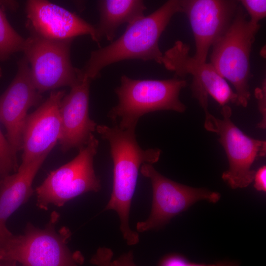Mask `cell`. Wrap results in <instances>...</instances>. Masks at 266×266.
Segmentation results:
<instances>
[{
  "label": "cell",
  "mask_w": 266,
  "mask_h": 266,
  "mask_svg": "<svg viewBox=\"0 0 266 266\" xmlns=\"http://www.w3.org/2000/svg\"><path fill=\"white\" fill-rule=\"evenodd\" d=\"M96 131L108 142L113 165L112 191L104 210H113L117 213L124 238L128 245H135L139 242V235L131 229L129 216L138 171L144 164L157 162L162 151L159 148H141L133 129L97 125Z\"/></svg>",
  "instance_id": "1"
},
{
  "label": "cell",
  "mask_w": 266,
  "mask_h": 266,
  "mask_svg": "<svg viewBox=\"0 0 266 266\" xmlns=\"http://www.w3.org/2000/svg\"><path fill=\"white\" fill-rule=\"evenodd\" d=\"M182 12V0H169L150 14L128 25L118 38L91 52L85 65L78 68L79 78L94 80L105 67L125 60H154L161 64L163 54L159 46L160 37L172 17Z\"/></svg>",
  "instance_id": "2"
},
{
  "label": "cell",
  "mask_w": 266,
  "mask_h": 266,
  "mask_svg": "<svg viewBox=\"0 0 266 266\" xmlns=\"http://www.w3.org/2000/svg\"><path fill=\"white\" fill-rule=\"evenodd\" d=\"M186 80L177 77L166 80L133 79L126 75L115 93L118 102L108 113V117L122 130H135L139 119L148 113L172 110L183 113L186 105L179 99Z\"/></svg>",
  "instance_id": "3"
},
{
  "label": "cell",
  "mask_w": 266,
  "mask_h": 266,
  "mask_svg": "<svg viewBox=\"0 0 266 266\" xmlns=\"http://www.w3.org/2000/svg\"><path fill=\"white\" fill-rule=\"evenodd\" d=\"M58 213H52L43 229L27 224L24 233L12 235L3 243L4 261L19 262L22 266H79L84 258L79 252H71L67 246L71 233L63 227L58 232L55 225Z\"/></svg>",
  "instance_id": "4"
},
{
  "label": "cell",
  "mask_w": 266,
  "mask_h": 266,
  "mask_svg": "<svg viewBox=\"0 0 266 266\" xmlns=\"http://www.w3.org/2000/svg\"><path fill=\"white\" fill-rule=\"evenodd\" d=\"M260 27L251 25L238 5L229 28L212 46L210 63L233 86L236 104L243 107L247 106L250 98V55Z\"/></svg>",
  "instance_id": "5"
},
{
  "label": "cell",
  "mask_w": 266,
  "mask_h": 266,
  "mask_svg": "<svg viewBox=\"0 0 266 266\" xmlns=\"http://www.w3.org/2000/svg\"><path fill=\"white\" fill-rule=\"evenodd\" d=\"M222 118L205 112L204 128L216 133L228 160V169L222 179L233 189L244 188L253 181L255 171L254 162L266 155V141L255 139L244 133L232 121L231 108L225 105L221 111Z\"/></svg>",
  "instance_id": "6"
},
{
  "label": "cell",
  "mask_w": 266,
  "mask_h": 266,
  "mask_svg": "<svg viewBox=\"0 0 266 266\" xmlns=\"http://www.w3.org/2000/svg\"><path fill=\"white\" fill-rule=\"evenodd\" d=\"M99 144L92 134L73 159L50 172L35 189L37 205L40 208L46 210L50 204L62 206L84 193L100 190V181L94 168Z\"/></svg>",
  "instance_id": "7"
},
{
  "label": "cell",
  "mask_w": 266,
  "mask_h": 266,
  "mask_svg": "<svg viewBox=\"0 0 266 266\" xmlns=\"http://www.w3.org/2000/svg\"><path fill=\"white\" fill-rule=\"evenodd\" d=\"M73 39H47L32 34L26 39L23 52L33 84L40 93L64 86L72 87L79 80L77 68L70 60Z\"/></svg>",
  "instance_id": "8"
},
{
  "label": "cell",
  "mask_w": 266,
  "mask_h": 266,
  "mask_svg": "<svg viewBox=\"0 0 266 266\" xmlns=\"http://www.w3.org/2000/svg\"><path fill=\"white\" fill-rule=\"evenodd\" d=\"M140 171L143 176L151 181L153 199L148 218L136 224L138 232L161 228L173 217L198 201L204 200L216 203L221 198L218 192L172 181L157 171L152 164H143Z\"/></svg>",
  "instance_id": "9"
},
{
  "label": "cell",
  "mask_w": 266,
  "mask_h": 266,
  "mask_svg": "<svg viewBox=\"0 0 266 266\" xmlns=\"http://www.w3.org/2000/svg\"><path fill=\"white\" fill-rule=\"evenodd\" d=\"M189 45L176 41L163 55L161 64L175 75L193 76L191 88L194 98L197 99L204 112L208 110V97L213 98L220 105L231 101L236 104L237 96L211 63H201L189 55Z\"/></svg>",
  "instance_id": "10"
},
{
  "label": "cell",
  "mask_w": 266,
  "mask_h": 266,
  "mask_svg": "<svg viewBox=\"0 0 266 266\" xmlns=\"http://www.w3.org/2000/svg\"><path fill=\"white\" fill-rule=\"evenodd\" d=\"M239 1L232 0H182L193 33L198 62H206L211 46L227 31L235 16Z\"/></svg>",
  "instance_id": "11"
},
{
  "label": "cell",
  "mask_w": 266,
  "mask_h": 266,
  "mask_svg": "<svg viewBox=\"0 0 266 266\" xmlns=\"http://www.w3.org/2000/svg\"><path fill=\"white\" fill-rule=\"evenodd\" d=\"M41 100V94L32 81L28 62L24 57L18 62L13 80L0 96V122L6 130V139L16 156L22 149L23 131L28 111Z\"/></svg>",
  "instance_id": "12"
},
{
  "label": "cell",
  "mask_w": 266,
  "mask_h": 266,
  "mask_svg": "<svg viewBox=\"0 0 266 266\" xmlns=\"http://www.w3.org/2000/svg\"><path fill=\"white\" fill-rule=\"evenodd\" d=\"M65 90L54 91L26 118L23 131L22 165L48 155L62 133L60 106Z\"/></svg>",
  "instance_id": "13"
},
{
  "label": "cell",
  "mask_w": 266,
  "mask_h": 266,
  "mask_svg": "<svg viewBox=\"0 0 266 266\" xmlns=\"http://www.w3.org/2000/svg\"><path fill=\"white\" fill-rule=\"evenodd\" d=\"M28 24L32 34L54 40L73 39L89 35L100 45L95 26L88 23L75 13L44 0H30L26 2Z\"/></svg>",
  "instance_id": "14"
},
{
  "label": "cell",
  "mask_w": 266,
  "mask_h": 266,
  "mask_svg": "<svg viewBox=\"0 0 266 266\" xmlns=\"http://www.w3.org/2000/svg\"><path fill=\"white\" fill-rule=\"evenodd\" d=\"M90 82L88 79H80L61 101L62 133L59 142L64 152L83 147L96 131L97 124L89 115Z\"/></svg>",
  "instance_id": "15"
},
{
  "label": "cell",
  "mask_w": 266,
  "mask_h": 266,
  "mask_svg": "<svg viewBox=\"0 0 266 266\" xmlns=\"http://www.w3.org/2000/svg\"><path fill=\"white\" fill-rule=\"evenodd\" d=\"M47 156H41L27 165H20L14 174H8L0 179V240L13 235L7 229L6 222L33 194V182Z\"/></svg>",
  "instance_id": "16"
},
{
  "label": "cell",
  "mask_w": 266,
  "mask_h": 266,
  "mask_svg": "<svg viewBox=\"0 0 266 266\" xmlns=\"http://www.w3.org/2000/svg\"><path fill=\"white\" fill-rule=\"evenodd\" d=\"M98 6L100 20L95 28L99 42L103 37L113 41L120 26L144 17L146 9L140 0H102L98 1Z\"/></svg>",
  "instance_id": "17"
},
{
  "label": "cell",
  "mask_w": 266,
  "mask_h": 266,
  "mask_svg": "<svg viewBox=\"0 0 266 266\" xmlns=\"http://www.w3.org/2000/svg\"><path fill=\"white\" fill-rule=\"evenodd\" d=\"M26 39L9 24L0 4V61L7 60L13 54L23 51Z\"/></svg>",
  "instance_id": "18"
},
{
  "label": "cell",
  "mask_w": 266,
  "mask_h": 266,
  "mask_svg": "<svg viewBox=\"0 0 266 266\" xmlns=\"http://www.w3.org/2000/svg\"><path fill=\"white\" fill-rule=\"evenodd\" d=\"M18 167L17 156L13 153L6 138L0 129V170L1 178L9 174L12 171L15 172Z\"/></svg>",
  "instance_id": "19"
},
{
  "label": "cell",
  "mask_w": 266,
  "mask_h": 266,
  "mask_svg": "<svg viewBox=\"0 0 266 266\" xmlns=\"http://www.w3.org/2000/svg\"><path fill=\"white\" fill-rule=\"evenodd\" d=\"M250 16L249 21L253 26H259V22L266 15V0H242L239 1Z\"/></svg>",
  "instance_id": "20"
},
{
  "label": "cell",
  "mask_w": 266,
  "mask_h": 266,
  "mask_svg": "<svg viewBox=\"0 0 266 266\" xmlns=\"http://www.w3.org/2000/svg\"><path fill=\"white\" fill-rule=\"evenodd\" d=\"M159 266H237L229 262H220L211 265L198 264L188 261L179 255H170L164 258Z\"/></svg>",
  "instance_id": "21"
},
{
  "label": "cell",
  "mask_w": 266,
  "mask_h": 266,
  "mask_svg": "<svg viewBox=\"0 0 266 266\" xmlns=\"http://www.w3.org/2000/svg\"><path fill=\"white\" fill-rule=\"evenodd\" d=\"M255 95L258 101V109L262 118L261 121L257 124V127L265 129L266 128V84L265 79L261 88H257L255 91Z\"/></svg>",
  "instance_id": "22"
},
{
  "label": "cell",
  "mask_w": 266,
  "mask_h": 266,
  "mask_svg": "<svg viewBox=\"0 0 266 266\" xmlns=\"http://www.w3.org/2000/svg\"><path fill=\"white\" fill-rule=\"evenodd\" d=\"M113 253L110 250L107 258V266H136L133 261V253L131 251L124 254L117 259L112 260Z\"/></svg>",
  "instance_id": "23"
},
{
  "label": "cell",
  "mask_w": 266,
  "mask_h": 266,
  "mask_svg": "<svg viewBox=\"0 0 266 266\" xmlns=\"http://www.w3.org/2000/svg\"><path fill=\"white\" fill-rule=\"evenodd\" d=\"M254 188L258 191H266V166H263L255 171L253 179Z\"/></svg>",
  "instance_id": "24"
},
{
  "label": "cell",
  "mask_w": 266,
  "mask_h": 266,
  "mask_svg": "<svg viewBox=\"0 0 266 266\" xmlns=\"http://www.w3.org/2000/svg\"><path fill=\"white\" fill-rule=\"evenodd\" d=\"M109 249L107 247H100L92 257L90 262L97 266H107V258Z\"/></svg>",
  "instance_id": "25"
},
{
  "label": "cell",
  "mask_w": 266,
  "mask_h": 266,
  "mask_svg": "<svg viewBox=\"0 0 266 266\" xmlns=\"http://www.w3.org/2000/svg\"><path fill=\"white\" fill-rule=\"evenodd\" d=\"M16 264L13 261H0V266H17Z\"/></svg>",
  "instance_id": "26"
},
{
  "label": "cell",
  "mask_w": 266,
  "mask_h": 266,
  "mask_svg": "<svg viewBox=\"0 0 266 266\" xmlns=\"http://www.w3.org/2000/svg\"><path fill=\"white\" fill-rule=\"evenodd\" d=\"M5 251L3 246V242L0 241V261H4Z\"/></svg>",
  "instance_id": "27"
},
{
  "label": "cell",
  "mask_w": 266,
  "mask_h": 266,
  "mask_svg": "<svg viewBox=\"0 0 266 266\" xmlns=\"http://www.w3.org/2000/svg\"><path fill=\"white\" fill-rule=\"evenodd\" d=\"M1 76V69L0 67V77Z\"/></svg>",
  "instance_id": "28"
},
{
  "label": "cell",
  "mask_w": 266,
  "mask_h": 266,
  "mask_svg": "<svg viewBox=\"0 0 266 266\" xmlns=\"http://www.w3.org/2000/svg\"><path fill=\"white\" fill-rule=\"evenodd\" d=\"M1 178V172H0V179Z\"/></svg>",
  "instance_id": "29"
},
{
  "label": "cell",
  "mask_w": 266,
  "mask_h": 266,
  "mask_svg": "<svg viewBox=\"0 0 266 266\" xmlns=\"http://www.w3.org/2000/svg\"><path fill=\"white\" fill-rule=\"evenodd\" d=\"M0 241H1V240H0Z\"/></svg>",
  "instance_id": "30"
}]
</instances>
